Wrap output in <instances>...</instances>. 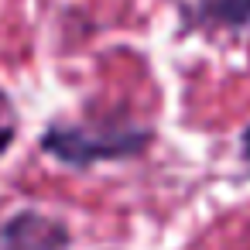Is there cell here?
<instances>
[{
  "label": "cell",
  "instance_id": "obj_1",
  "mask_svg": "<svg viewBox=\"0 0 250 250\" xmlns=\"http://www.w3.org/2000/svg\"><path fill=\"white\" fill-rule=\"evenodd\" d=\"M151 144L144 127H52L42 147L69 168H89L113 158H134Z\"/></svg>",
  "mask_w": 250,
  "mask_h": 250
},
{
  "label": "cell",
  "instance_id": "obj_2",
  "mask_svg": "<svg viewBox=\"0 0 250 250\" xmlns=\"http://www.w3.org/2000/svg\"><path fill=\"white\" fill-rule=\"evenodd\" d=\"M62 247H69L65 226L42 212H18L0 229V250H62Z\"/></svg>",
  "mask_w": 250,
  "mask_h": 250
},
{
  "label": "cell",
  "instance_id": "obj_3",
  "mask_svg": "<svg viewBox=\"0 0 250 250\" xmlns=\"http://www.w3.org/2000/svg\"><path fill=\"white\" fill-rule=\"evenodd\" d=\"M202 14L216 24L240 28L250 21V0H202Z\"/></svg>",
  "mask_w": 250,
  "mask_h": 250
},
{
  "label": "cell",
  "instance_id": "obj_4",
  "mask_svg": "<svg viewBox=\"0 0 250 250\" xmlns=\"http://www.w3.org/2000/svg\"><path fill=\"white\" fill-rule=\"evenodd\" d=\"M11 141H14V127L11 124H0V154L11 147Z\"/></svg>",
  "mask_w": 250,
  "mask_h": 250
},
{
  "label": "cell",
  "instance_id": "obj_5",
  "mask_svg": "<svg viewBox=\"0 0 250 250\" xmlns=\"http://www.w3.org/2000/svg\"><path fill=\"white\" fill-rule=\"evenodd\" d=\"M243 154H247V161H250V127L243 130Z\"/></svg>",
  "mask_w": 250,
  "mask_h": 250
}]
</instances>
